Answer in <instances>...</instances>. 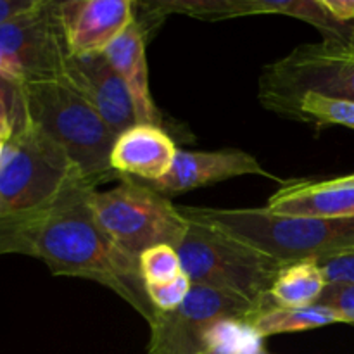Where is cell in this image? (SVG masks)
I'll return each mask as SVG.
<instances>
[{"mask_svg":"<svg viewBox=\"0 0 354 354\" xmlns=\"http://www.w3.org/2000/svg\"><path fill=\"white\" fill-rule=\"evenodd\" d=\"M97 185L78 183L50 206L28 216H9L3 254L19 252L47 263L54 275L95 280L123 297L147 322L154 308L145 294L138 258L118 248L90 206Z\"/></svg>","mask_w":354,"mask_h":354,"instance_id":"6da1fadb","label":"cell"},{"mask_svg":"<svg viewBox=\"0 0 354 354\" xmlns=\"http://www.w3.org/2000/svg\"><path fill=\"white\" fill-rule=\"evenodd\" d=\"M192 221L220 228L230 237L282 265L354 252V218L275 214L268 207H178Z\"/></svg>","mask_w":354,"mask_h":354,"instance_id":"7a4b0ae2","label":"cell"},{"mask_svg":"<svg viewBox=\"0 0 354 354\" xmlns=\"http://www.w3.org/2000/svg\"><path fill=\"white\" fill-rule=\"evenodd\" d=\"M19 99L23 120L61 145L86 180L99 185L118 175L111 168L118 137L68 80L26 82L19 85Z\"/></svg>","mask_w":354,"mask_h":354,"instance_id":"3957f363","label":"cell"},{"mask_svg":"<svg viewBox=\"0 0 354 354\" xmlns=\"http://www.w3.org/2000/svg\"><path fill=\"white\" fill-rule=\"evenodd\" d=\"M189 221V230L176 251L182 272L192 286L235 294L261 311L273 306L270 289L286 265L230 237L220 228Z\"/></svg>","mask_w":354,"mask_h":354,"instance_id":"277c9868","label":"cell"},{"mask_svg":"<svg viewBox=\"0 0 354 354\" xmlns=\"http://www.w3.org/2000/svg\"><path fill=\"white\" fill-rule=\"evenodd\" d=\"M83 182L90 180L85 178L64 149L40 128L28 120L14 128L0 165L3 214L28 216L38 213L66 190Z\"/></svg>","mask_w":354,"mask_h":354,"instance_id":"5b68a950","label":"cell"},{"mask_svg":"<svg viewBox=\"0 0 354 354\" xmlns=\"http://www.w3.org/2000/svg\"><path fill=\"white\" fill-rule=\"evenodd\" d=\"M90 206L111 241L133 258L154 245L176 249L190 225L168 197L131 176L121 175L114 189H93Z\"/></svg>","mask_w":354,"mask_h":354,"instance_id":"8992f818","label":"cell"},{"mask_svg":"<svg viewBox=\"0 0 354 354\" xmlns=\"http://www.w3.org/2000/svg\"><path fill=\"white\" fill-rule=\"evenodd\" d=\"M259 308L235 294L192 286L173 311H156L149 322V354H218L216 332L223 324L248 322Z\"/></svg>","mask_w":354,"mask_h":354,"instance_id":"52a82bcc","label":"cell"},{"mask_svg":"<svg viewBox=\"0 0 354 354\" xmlns=\"http://www.w3.org/2000/svg\"><path fill=\"white\" fill-rule=\"evenodd\" d=\"M310 92L354 100V52L334 41L301 45L266 66L259 80V99L277 113Z\"/></svg>","mask_w":354,"mask_h":354,"instance_id":"ba28073f","label":"cell"},{"mask_svg":"<svg viewBox=\"0 0 354 354\" xmlns=\"http://www.w3.org/2000/svg\"><path fill=\"white\" fill-rule=\"evenodd\" d=\"M0 50L23 68L26 82L62 78L71 52L59 2L38 0L33 9L2 24Z\"/></svg>","mask_w":354,"mask_h":354,"instance_id":"9c48e42d","label":"cell"},{"mask_svg":"<svg viewBox=\"0 0 354 354\" xmlns=\"http://www.w3.org/2000/svg\"><path fill=\"white\" fill-rule=\"evenodd\" d=\"M62 78L92 104L116 137L138 124L127 85L104 54L71 55Z\"/></svg>","mask_w":354,"mask_h":354,"instance_id":"30bf717a","label":"cell"},{"mask_svg":"<svg viewBox=\"0 0 354 354\" xmlns=\"http://www.w3.org/2000/svg\"><path fill=\"white\" fill-rule=\"evenodd\" d=\"M66 41L71 55L104 54L135 21L130 0H76L59 2Z\"/></svg>","mask_w":354,"mask_h":354,"instance_id":"8fae6325","label":"cell"},{"mask_svg":"<svg viewBox=\"0 0 354 354\" xmlns=\"http://www.w3.org/2000/svg\"><path fill=\"white\" fill-rule=\"evenodd\" d=\"M244 175H263L273 178L263 169L254 156L239 149L228 151H176L171 169L158 182L147 183L156 192L182 194L197 187L225 182Z\"/></svg>","mask_w":354,"mask_h":354,"instance_id":"7c38bea8","label":"cell"},{"mask_svg":"<svg viewBox=\"0 0 354 354\" xmlns=\"http://www.w3.org/2000/svg\"><path fill=\"white\" fill-rule=\"evenodd\" d=\"M178 149L161 127L135 124L118 135L111 152V168L123 176H137L140 182L161 180L171 169Z\"/></svg>","mask_w":354,"mask_h":354,"instance_id":"4fadbf2b","label":"cell"},{"mask_svg":"<svg viewBox=\"0 0 354 354\" xmlns=\"http://www.w3.org/2000/svg\"><path fill=\"white\" fill-rule=\"evenodd\" d=\"M107 61L127 85L138 124L161 127V114L149 90L147 57L144 28L135 17L133 23L104 50Z\"/></svg>","mask_w":354,"mask_h":354,"instance_id":"5bb4252c","label":"cell"},{"mask_svg":"<svg viewBox=\"0 0 354 354\" xmlns=\"http://www.w3.org/2000/svg\"><path fill=\"white\" fill-rule=\"evenodd\" d=\"M266 207L283 216L354 218V187H332L324 180L287 183Z\"/></svg>","mask_w":354,"mask_h":354,"instance_id":"9a60e30c","label":"cell"},{"mask_svg":"<svg viewBox=\"0 0 354 354\" xmlns=\"http://www.w3.org/2000/svg\"><path fill=\"white\" fill-rule=\"evenodd\" d=\"M327 280L318 259H304L283 266L270 289L273 306L304 308L317 304L324 292Z\"/></svg>","mask_w":354,"mask_h":354,"instance_id":"2e32d148","label":"cell"},{"mask_svg":"<svg viewBox=\"0 0 354 354\" xmlns=\"http://www.w3.org/2000/svg\"><path fill=\"white\" fill-rule=\"evenodd\" d=\"M332 324H342V318L330 308L311 304L304 308L270 306L254 315L248 322V327L259 337H268V335L311 330Z\"/></svg>","mask_w":354,"mask_h":354,"instance_id":"e0dca14e","label":"cell"},{"mask_svg":"<svg viewBox=\"0 0 354 354\" xmlns=\"http://www.w3.org/2000/svg\"><path fill=\"white\" fill-rule=\"evenodd\" d=\"M282 114L317 124H339L354 130V100L303 93Z\"/></svg>","mask_w":354,"mask_h":354,"instance_id":"ac0fdd59","label":"cell"},{"mask_svg":"<svg viewBox=\"0 0 354 354\" xmlns=\"http://www.w3.org/2000/svg\"><path fill=\"white\" fill-rule=\"evenodd\" d=\"M144 283H165L182 275L178 251L171 245H154L138 256Z\"/></svg>","mask_w":354,"mask_h":354,"instance_id":"d6986e66","label":"cell"},{"mask_svg":"<svg viewBox=\"0 0 354 354\" xmlns=\"http://www.w3.org/2000/svg\"><path fill=\"white\" fill-rule=\"evenodd\" d=\"M192 282L185 273L165 283H145V294L156 311H173L187 299Z\"/></svg>","mask_w":354,"mask_h":354,"instance_id":"ffe728a7","label":"cell"},{"mask_svg":"<svg viewBox=\"0 0 354 354\" xmlns=\"http://www.w3.org/2000/svg\"><path fill=\"white\" fill-rule=\"evenodd\" d=\"M317 304L334 310L342 324H354V283H327Z\"/></svg>","mask_w":354,"mask_h":354,"instance_id":"44dd1931","label":"cell"},{"mask_svg":"<svg viewBox=\"0 0 354 354\" xmlns=\"http://www.w3.org/2000/svg\"><path fill=\"white\" fill-rule=\"evenodd\" d=\"M327 283H354V252L334 256L318 261Z\"/></svg>","mask_w":354,"mask_h":354,"instance_id":"7402d4cb","label":"cell"},{"mask_svg":"<svg viewBox=\"0 0 354 354\" xmlns=\"http://www.w3.org/2000/svg\"><path fill=\"white\" fill-rule=\"evenodd\" d=\"M0 106H6L10 113L12 127L23 121V113H21V99H19V86L6 82L0 78Z\"/></svg>","mask_w":354,"mask_h":354,"instance_id":"603a6c76","label":"cell"},{"mask_svg":"<svg viewBox=\"0 0 354 354\" xmlns=\"http://www.w3.org/2000/svg\"><path fill=\"white\" fill-rule=\"evenodd\" d=\"M320 2L335 23L349 24L354 21V0H320Z\"/></svg>","mask_w":354,"mask_h":354,"instance_id":"cb8c5ba5","label":"cell"},{"mask_svg":"<svg viewBox=\"0 0 354 354\" xmlns=\"http://www.w3.org/2000/svg\"><path fill=\"white\" fill-rule=\"evenodd\" d=\"M37 3L38 0H0V26L31 10Z\"/></svg>","mask_w":354,"mask_h":354,"instance_id":"d4e9b609","label":"cell"},{"mask_svg":"<svg viewBox=\"0 0 354 354\" xmlns=\"http://www.w3.org/2000/svg\"><path fill=\"white\" fill-rule=\"evenodd\" d=\"M14 133L12 120H10V113L6 106H0V138L9 140Z\"/></svg>","mask_w":354,"mask_h":354,"instance_id":"484cf974","label":"cell"},{"mask_svg":"<svg viewBox=\"0 0 354 354\" xmlns=\"http://www.w3.org/2000/svg\"><path fill=\"white\" fill-rule=\"evenodd\" d=\"M327 185L332 187H354V173L346 176H339V178H332V180H324Z\"/></svg>","mask_w":354,"mask_h":354,"instance_id":"4316f807","label":"cell"},{"mask_svg":"<svg viewBox=\"0 0 354 354\" xmlns=\"http://www.w3.org/2000/svg\"><path fill=\"white\" fill-rule=\"evenodd\" d=\"M342 45H346L349 50L354 52V21L353 23L346 24V40Z\"/></svg>","mask_w":354,"mask_h":354,"instance_id":"83f0119b","label":"cell"},{"mask_svg":"<svg viewBox=\"0 0 354 354\" xmlns=\"http://www.w3.org/2000/svg\"><path fill=\"white\" fill-rule=\"evenodd\" d=\"M6 144H7V140H6V138H0V165H2V159H3V151H6Z\"/></svg>","mask_w":354,"mask_h":354,"instance_id":"f1b7e54d","label":"cell"},{"mask_svg":"<svg viewBox=\"0 0 354 354\" xmlns=\"http://www.w3.org/2000/svg\"><path fill=\"white\" fill-rule=\"evenodd\" d=\"M3 213V206H2V199H0V214Z\"/></svg>","mask_w":354,"mask_h":354,"instance_id":"f546056e","label":"cell"}]
</instances>
